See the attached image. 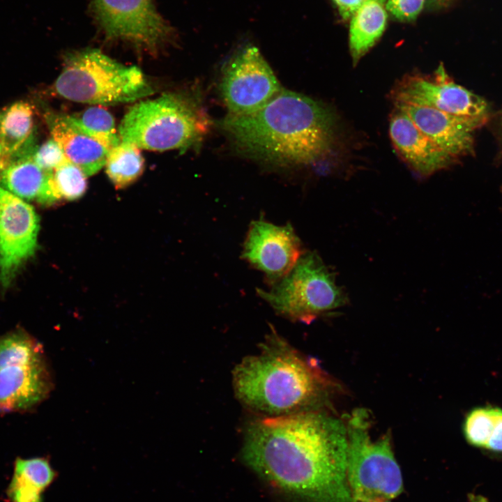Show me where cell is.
Masks as SVG:
<instances>
[{"label": "cell", "mask_w": 502, "mask_h": 502, "mask_svg": "<svg viewBox=\"0 0 502 502\" xmlns=\"http://www.w3.org/2000/svg\"><path fill=\"white\" fill-rule=\"evenodd\" d=\"M434 1H437V2H439V3H446V2L449 1H450V0H434Z\"/></svg>", "instance_id": "4dcf8cb0"}, {"label": "cell", "mask_w": 502, "mask_h": 502, "mask_svg": "<svg viewBox=\"0 0 502 502\" xmlns=\"http://www.w3.org/2000/svg\"><path fill=\"white\" fill-rule=\"evenodd\" d=\"M496 134L501 143V146H502V112L499 116L496 121Z\"/></svg>", "instance_id": "83f0119b"}, {"label": "cell", "mask_w": 502, "mask_h": 502, "mask_svg": "<svg viewBox=\"0 0 502 502\" xmlns=\"http://www.w3.org/2000/svg\"><path fill=\"white\" fill-rule=\"evenodd\" d=\"M425 0H388L387 10L397 20L411 21L421 12Z\"/></svg>", "instance_id": "484cf974"}, {"label": "cell", "mask_w": 502, "mask_h": 502, "mask_svg": "<svg viewBox=\"0 0 502 502\" xmlns=\"http://www.w3.org/2000/svg\"><path fill=\"white\" fill-rule=\"evenodd\" d=\"M30 155L43 170L52 172L68 160L58 143L52 137L39 146L35 145Z\"/></svg>", "instance_id": "d4e9b609"}, {"label": "cell", "mask_w": 502, "mask_h": 502, "mask_svg": "<svg viewBox=\"0 0 502 502\" xmlns=\"http://www.w3.org/2000/svg\"><path fill=\"white\" fill-rule=\"evenodd\" d=\"M384 2L366 0L353 15L349 29V48L355 66L383 34L387 21Z\"/></svg>", "instance_id": "ffe728a7"}, {"label": "cell", "mask_w": 502, "mask_h": 502, "mask_svg": "<svg viewBox=\"0 0 502 502\" xmlns=\"http://www.w3.org/2000/svg\"><path fill=\"white\" fill-rule=\"evenodd\" d=\"M106 36L155 51L171 36V29L152 0H91Z\"/></svg>", "instance_id": "8fae6325"}, {"label": "cell", "mask_w": 502, "mask_h": 502, "mask_svg": "<svg viewBox=\"0 0 502 502\" xmlns=\"http://www.w3.org/2000/svg\"><path fill=\"white\" fill-rule=\"evenodd\" d=\"M303 254L291 224L278 226L259 219L250 224L242 257L263 272L273 286L290 272Z\"/></svg>", "instance_id": "4fadbf2b"}, {"label": "cell", "mask_w": 502, "mask_h": 502, "mask_svg": "<svg viewBox=\"0 0 502 502\" xmlns=\"http://www.w3.org/2000/svg\"><path fill=\"white\" fill-rule=\"evenodd\" d=\"M389 133L400 155L422 176H430L457 160L434 144L397 108L391 115Z\"/></svg>", "instance_id": "9a60e30c"}, {"label": "cell", "mask_w": 502, "mask_h": 502, "mask_svg": "<svg viewBox=\"0 0 502 502\" xmlns=\"http://www.w3.org/2000/svg\"><path fill=\"white\" fill-rule=\"evenodd\" d=\"M47 123L53 138L67 160L87 176L105 165L109 149L86 132L74 116L49 114Z\"/></svg>", "instance_id": "2e32d148"}, {"label": "cell", "mask_w": 502, "mask_h": 502, "mask_svg": "<svg viewBox=\"0 0 502 502\" xmlns=\"http://www.w3.org/2000/svg\"><path fill=\"white\" fill-rule=\"evenodd\" d=\"M257 292L280 315L305 324L347 302L334 273L315 252L303 253L269 291Z\"/></svg>", "instance_id": "52a82bcc"}, {"label": "cell", "mask_w": 502, "mask_h": 502, "mask_svg": "<svg viewBox=\"0 0 502 502\" xmlns=\"http://www.w3.org/2000/svg\"><path fill=\"white\" fill-rule=\"evenodd\" d=\"M209 121L197 100L187 93L167 92L131 107L119 126L121 142L152 151L198 146Z\"/></svg>", "instance_id": "277c9868"}, {"label": "cell", "mask_w": 502, "mask_h": 502, "mask_svg": "<svg viewBox=\"0 0 502 502\" xmlns=\"http://www.w3.org/2000/svg\"><path fill=\"white\" fill-rule=\"evenodd\" d=\"M34 111L24 101L16 102L0 113V146L7 163L35 145Z\"/></svg>", "instance_id": "ac0fdd59"}, {"label": "cell", "mask_w": 502, "mask_h": 502, "mask_svg": "<svg viewBox=\"0 0 502 502\" xmlns=\"http://www.w3.org/2000/svg\"><path fill=\"white\" fill-rule=\"evenodd\" d=\"M468 499L469 502H489L486 497L475 494H469Z\"/></svg>", "instance_id": "f1b7e54d"}, {"label": "cell", "mask_w": 502, "mask_h": 502, "mask_svg": "<svg viewBox=\"0 0 502 502\" xmlns=\"http://www.w3.org/2000/svg\"><path fill=\"white\" fill-rule=\"evenodd\" d=\"M38 231L32 206L0 187V282L4 287L35 253Z\"/></svg>", "instance_id": "7c38bea8"}, {"label": "cell", "mask_w": 502, "mask_h": 502, "mask_svg": "<svg viewBox=\"0 0 502 502\" xmlns=\"http://www.w3.org/2000/svg\"><path fill=\"white\" fill-rule=\"evenodd\" d=\"M344 20L352 17L366 0H333Z\"/></svg>", "instance_id": "4316f807"}, {"label": "cell", "mask_w": 502, "mask_h": 502, "mask_svg": "<svg viewBox=\"0 0 502 502\" xmlns=\"http://www.w3.org/2000/svg\"><path fill=\"white\" fill-rule=\"evenodd\" d=\"M229 114L255 112L281 91L273 72L254 46L240 50L225 66L220 85Z\"/></svg>", "instance_id": "30bf717a"}, {"label": "cell", "mask_w": 502, "mask_h": 502, "mask_svg": "<svg viewBox=\"0 0 502 502\" xmlns=\"http://www.w3.org/2000/svg\"><path fill=\"white\" fill-rule=\"evenodd\" d=\"M88 176L69 161L50 173V183L58 201L80 198L87 189Z\"/></svg>", "instance_id": "cb8c5ba5"}, {"label": "cell", "mask_w": 502, "mask_h": 502, "mask_svg": "<svg viewBox=\"0 0 502 502\" xmlns=\"http://www.w3.org/2000/svg\"><path fill=\"white\" fill-rule=\"evenodd\" d=\"M348 435L347 482L351 502H391L403 490L400 468L390 436L374 441L371 420L365 409H357L344 420Z\"/></svg>", "instance_id": "8992f818"}, {"label": "cell", "mask_w": 502, "mask_h": 502, "mask_svg": "<svg viewBox=\"0 0 502 502\" xmlns=\"http://www.w3.org/2000/svg\"><path fill=\"white\" fill-rule=\"evenodd\" d=\"M55 477V471L45 458L17 457L6 494L11 502H43L42 492Z\"/></svg>", "instance_id": "d6986e66"}, {"label": "cell", "mask_w": 502, "mask_h": 502, "mask_svg": "<svg viewBox=\"0 0 502 502\" xmlns=\"http://www.w3.org/2000/svg\"><path fill=\"white\" fill-rule=\"evenodd\" d=\"M236 397L264 417L319 409L334 383L313 358H307L272 330L259 353L245 357L232 373Z\"/></svg>", "instance_id": "3957f363"}, {"label": "cell", "mask_w": 502, "mask_h": 502, "mask_svg": "<svg viewBox=\"0 0 502 502\" xmlns=\"http://www.w3.org/2000/svg\"><path fill=\"white\" fill-rule=\"evenodd\" d=\"M53 89L65 99L96 105L131 102L154 93L138 67L125 66L92 48L66 55Z\"/></svg>", "instance_id": "5b68a950"}, {"label": "cell", "mask_w": 502, "mask_h": 502, "mask_svg": "<svg viewBox=\"0 0 502 502\" xmlns=\"http://www.w3.org/2000/svg\"><path fill=\"white\" fill-rule=\"evenodd\" d=\"M31 150L13 158L0 169V187L24 200L54 204L59 201L51 186V172L33 161Z\"/></svg>", "instance_id": "e0dca14e"}, {"label": "cell", "mask_w": 502, "mask_h": 502, "mask_svg": "<svg viewBox=\"0 0 502 502\" xmlns=\"http://www.w3.org/2000/svg\"><path fill=\"white\" fill-rule=\"evenodd\" d=\"M396 103L432 107L463 119L478 128L490 117V107L482 97L456 84L442 63L432 75H408L392 91Z\"/></svg>", "instance_id": "9c48e42d"}, {"label": "cell", "mask_w": 502, "mask_h": 502, "mask_svg": "<svg viewBox=\"0 0 502 502\" xmlns=\"http://www.w3.org/2000/svg\"><path fill=\"white\" fill-rule=\"evenodd\" d=\"M245 463L304 502H351L345 421L319 409L264 417L247 428Z\"/></svg>", "instance_id": "6da1fadb"}, {"label": "cell", "mask_w": 502, "mask_h": 502, "mask_svg": "<svg viewBox=\"0 0 502 502\" xmlns=\"http://www.w3.org/2000/svg\"><path fill=\"white\" fill-rule=\"evenodd\" d=\"M467 443L492 453H502V409L484 406L472 409L463 423Z\"/></svg>", "instance_id": "44dd1931"}, {"label": "cell", "mask_w": 502, "mask_h": 502, "mask_svg": "<svg viewBox=\"0 0 502 502\" xmlns=\"http://www.w3.org/2000/svg\"><path fill=\"white\" fill-rule=\"evenodd\" d=\"M105 166L109 178L120 189L132 184L139 177L144 168V160L139 148L121 141L109 150Z\"/></svg>", "instance_id": "7402d4cb"}, {"label": "cell", "mask_w": 502, "mask_h": 502, "mask_svg": "<svg viewBox=\"0 0 502 502\" xmlns=\"http://www.w3.org/2000/svg\"><path fill=\"white\" fill-rule=\"evenodd\" d=\"M220 125L247 156L280 166L303 165L317 161L330 149L335 116L318 101L281 90L259 109L229 114Z\"/></svg>", "instance_id": "7a4b0ae2"}, {"label": "cell", "mask_w": 502, "mask_h": 502, "mask_svg": "<svg viewBox=\"0 0 502 502\" xmlns=\"http://www.w3.org/2000/svg\"><path fill=\"white\" fill-rule=\"evenodd\" d=\"M6 165V161L3 157V152L0 146V169H3Z\"/></svg>", "instance_id": "f546056e"}, {"label": "cell", "mask_w": 502, "mask_h": 502, "mask_svg": "<svg viewBox=\"0 0 502 502\" xmlns=\"http://www.w3.org/2000/svg\"><path fill=\"white\" fill-rule=\"evenodd\" d=\"M52 379L42 346L28 333L0 335V413L27 411L43 401Z\"/></svg>", "instance_id": "ba28073f"}, {"label": "cell", "mask_w": 502, "mask_h": 502, "mask_svg": "<svg viewBox=\"0 0 502 502\" xmlns=\"http://www.w3.org/2000/svg\"><path fill=\"white\" fill-rule=\"evenodd\" d=\"M395 105L450 156L457 160L474 153L473 132L478 128L473 123L432 107L403 103Z\"/></svg>", "instance_id": "5bb4252c"}, {"label": "cell", "mask_w": 502, "mask_h": 502, "mask_svg": "<svg viewBox=\"0 0 502 502\" xmlns=\"http://www.w3.org/2000/svg\"><path fill=\"white\" fill-rule=\"evenodd\" d=\"M74 117L86 132L109 150L121 142L114 117L105 108L91 107Z\"/></svg>", "instance_id": "603a6c76"}]
</instances>
